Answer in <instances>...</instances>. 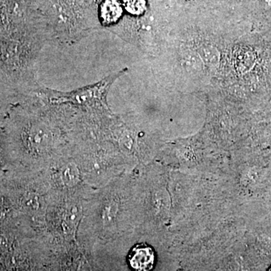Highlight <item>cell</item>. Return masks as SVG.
Instances as JSON below:
<instances>
[{"mask_svg":"<svg viewBox=\"0 0 271 271\" xmlns=\"http://www.w3.org/2000/svg\"><path fill=\"white\" fill-rule=\"evenodd\" d=\"M123 5L133 15H141L146 10V0H123Z\"/></svg>","mask_w":271,"mask_h":271,"instance_id":"277c9868","label":"cell"},{"mask_svg":"<svg viewBox=\"0 0 271 271\" xmlns=\"http://www.w3.org/2000/svg\"><path fill=\"white\" fill-rule=\"evenodd\" d=\"M268 271H271V266L270 267L269 269H268Z\"/></svg>","mask_w":271,"mask_h":271,"instance_id":"8992f818","label":"cell"},{"mask_svg":"<svg viewBox=\"0 0 271 271\" xmlns=\"http://www.w3.org/2000/svg\"><path fill=\"white\" fill-rule=\"evenodd\" d=\"M127 70V69H123L106 77L96 84L81 87L72 92H57L55 90H48L47 89L44 91V95L48 97L50 103L58 104L70 103L77 106H102L104 109H109L107 95L109 89L114 81Z\"/></svg>","mask_w":271,"mask_h":271,"instance_id":"6da1fadb","label":"cell"},{"mask_svg":"<svg viewBox=\"0 0 271 271\" xmlns=\"http://www.w3.org/2000/svg\"><path fill=\"white\" fill-rule=\"evenodd\" d=\"M127 262L133 271H151L155 266V251L146 244H137L129 253Z\"/></svg>","mask_w":271,"mask_h":271,"instance_id":"7a4b0ae2","label":"cell"},{"mask_svg":"<svg viewBox=\"0 0 271 271\" xmlns=\"http://www.w3.org/2000/svg\"><path fill=\"white\" fill-rule=\"evenodd\" d=\"M265 2H266V3L268 4V5L271 6V0H265Z\"/></svg>","mask_w":271,"mask_h":271,"instance_id":"5b68a950","label":"cell"},{"mask_svg":"<svg viewBox=\"0 0 271 271\" xmlns=\"http://www.w3.org/2000/svg\"><path fill=\"white\" fill-rule=\"evenodd\" d=\"M123 13V6L119 0H104L100 5L102 22L106 24L116 23Z\"/></svg>","mask_w":271,"mask_h":271,"instance_id":"3957f363","label":"cell"}]
</instances>
